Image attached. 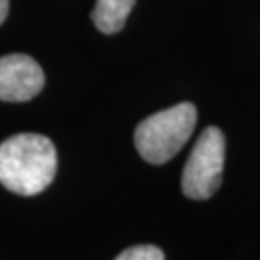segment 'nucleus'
Returning a JSON list of instances; mask_svg holds the SVG:
<instances>
[{
  "instance_id": "obj_1",
  "label": "nucleus",
  "mask_w": 260,
  "mask_h": 260,
  "mask_svg": "<svg viewBox=\"0 0 260 260\" xmlns=\"http://www.w3.org/2000/svg\"><path fill=\"white\" fill-rule=\"evenodd\" d=\"M57 153L47 136L20 133L0 145V183L17 195L32 197L52 183Z\"/></svg>"
},
{
  "instance_id": "obj_2",
  "label": "nucleus",
  "mask_w": 260,
  "mask_h": 260,
  "mask_svg": "<svg viewBox=\"0 0 260 260\" xmlns=\"http://www.w3.org/2000/svg\"><path fill=\"white\" fill-rule=\"evenodd\" d=\"M197 126V108L180 103L143 119L135 131V145L143 159L151 165L170 161L190 140Z\"/></svg>"
},
{
  "instance_id": "obj_3",
  "label": "nucleus",
  "mask_w": 260,
  "mask_h": 260,
  "mask_svg": "<svg viewBox=\"0 0 260 260\" xmlns=\"http://www.w3.org/2000/svg\"><path fill=\"white\" fill-rule=\"evenodd\" d=\"M225 136L215 126L205 128L193 146L181 176V190L191 200H207L222 185Z\"/></svg>"
},
{
  "instance_id": "obj_4",
  "label": "nucleus",
  "mask_w": 260,
  "mask_h": 260,
  "mask_svg": "<svg viewBox=\"0 0 260 260\" xmlns=\"http://www.w3.org/2000/svg\"><path fill=\"white\" fill-rule=\"evenodd\" d=\"M41 66L25 54H9L0 57V99L7 103H24L36 98L44 87Z\"/></svg>"
},
{
  "instance_id": "obj_5",
  "label": "nucleus",
  "mask_w": 260,
  "mask_h": 260,
  "mask_svg": "<svg viewBox=\"0 0 260 260\" xmlns=\"http://www.w3.org/2000/svg\"><path fill=\"white\" fill-rule=\"evenodd\" d=\"M136 0H98L91 19L103 34H116L124 27Z\"/></svg>"
},
{
  "instance_id": "obj_6",
  "label": "nucleus",
  "mask_w": 260,
  "mask_h": 260,
  "mask_svg": "<svg viewBox=\"0 0 260 260\" xmlns=\"http://www.w3.org/2000/svg\"><path fill=\"white\" fill-rule=\"evenodd\" d=\"M114 260H165V253L154 245H136L126 248Z\"/></svg>"
},
{
  "instance_id": "obj_7",
  "label": "nucleus",
  "mask_w": 260,
  "mask_h": 260,
  "mask_svg": "<svg viewBox=\"0 0 260 260\" xmlns=\"http://www.w3.org/2000/svg\"><path fill=\"white\" fill-rule=\"evenodd\" d=\"M9 14V0H0V24L5 20Z\"/></svg>"
}]
</instances>
